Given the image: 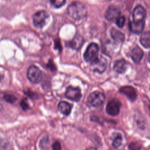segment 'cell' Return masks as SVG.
<instances>
[{
	"mask_svg": "<svg viewBox=\"0 0 150 150\" xmlns=\"http://www.w3.org/2000/svg\"><path fill=\"white\" fill-rule=\"evenodd\" d=\"M87 9L81 2L76 1L71 3L67 9V15L75 21L84 18L87 15Z\"/></svg>",
	"mask_w": 150,
	"mask_h": 150,
	"instance_id": "cell-1",
	"label": "cell"
},
{
	"mask_svg": "<svg viewBox=\"0 0 150 150\" xmlns=\"http://www.w3.org/2000/svg\"><path fill=\"white\" fill-rule=\"evenodd\" d=\"M105 95L100 91H94L91 93L87 98V103L93 107H99L101 106L105 101Z\"/></svg>",
	"mask_w": 150,
	"mask_h": 150,
	"instance_id": "cell-2",
	"label": "cell"
},
{
	"mask_svg": "<svg viewBox=\"0 0 150 150\" xmlns=\"http://www.w3.org/2000/svg\"><path fill=\"white\" fill-rule=\"evenodd\" d=\"M98 46L95 43H91L87 47L84 53V59L87 62L91 63L98 57Z\"/></svg>",
	"mask_w": 150,
	"mask_h": 150,
	"instance_id": "cell-3",
	"label": "cell"
},
{
	"mask_svg": "<svg viewBox=\"0 0 150 150\" xmlns=\"http://www.w3.org/2000/svg\"><path fill=\"white\" fill-rule=\"evenodd\" d=\"M48 17V14L45 11L36 12L32 16L33 25L38 28H43L46 25Z\"/></svg>",
	"mask_w": 150,
	"mask_h": 150,
	"instance_id": "cell-4",
	"label": "cell"
},
{
	"mask_svg": "<svg viewBox=\"0 0 150 150\" xmlns=\"http://www.w3.org/2000/svg\"><path fill=\"white\" fill-rule=\"evenodd\" d=\"M27 77L32 83H38L42 80V72L38 67L32 65L28 69Z\"/></svg>",
	"mask_w": 150,
	"mask_h": 150,
	"instance_id": "cell-5",
	"label": "cell"
},
{
	"mask_svg": "<svg viewBox=\"0 0 150 150\" xmlns=\"http://www.w3.org/2000/svg\"><path fill=\"white\" fill-rule=\"evenodd\" d=\"M90 63L93 71L100 74L104 73L107 67V62L106 59L102 56L98 57Z\"/></svg>",
	"mask_w": 150,
	"mask_h": 150,
	"instance_id": "cell-6",
	"label": "cell"
},
{
	"mask_svg": "<svg viewBox=\"0 0 150 150\" xmlns=\"http://www.w3.org/2000/svg\"><path fill=\"white\" fill-rule=\"evenodd\" d=\"M66 97L73 101H79L82 96L81 90L79 87L70 86L67 87L65 92Z\"/></svg>",
	"mask_w": 150,
	"mask_h": 150,
	"instance_id": "cell-7",
	"label": "cell"
},
{
	"mask_svg": "<svg viewBox=\"0 0 150 150\" xmlns=\"http://www.w3.org/2000/svg\"><path fill=\"white\" fill-rule=\"evenodd\" d=\"M121 105V104L120 101L117 98H114L107 103L106 106V112L110 115L115 116L118 114Z\"/></svg>",
	"mask_w": 150,
	"mask_h": 150,
	"instance_id": "cell-8",
	"label": "cell"
},
{
	"mask_svg": "<svg viewBox=\"0 0 150 150\" xmlns=\"http://www.w3.org/2000/svg\"><path fill=\"white\" fill-rule=\"evenodd\" d=\"M146 15V12L144 8L141 5H138L134 9L132 13V21L135 22H144Z\"/></svg>",
	"mask_w": 150,
	"mask_h": 150,
	"instance_id": "cell-9",
	"label": "cell"
},
{
	"mask_svg": "<svg viewBox=\"0 0 150 150\" xmlns=\"http://www.w3.org/2000/svg\"><path fill=\"white\" fill-rule=\"evenodd\" d=\"M120 11L119 8L116 6L111 5L108 8L105 13V18L110 21H116L120 16Z\"/></svg>",
	"mask_w": 150,
	"mask_h": 150,
	"instance_id": "cell-10",
	"label": "cell"
},
{
	"mask_svg": "<svg viewBox=\"0 0 150 150\" xmlns=\"http://www.w3.org/2000/svg\"><path fill=\"white\" fill-rule=\"evenodd\" d=\"M120 92L125 95L131 101H134L137 98V93L136 90L132 86H123L120 88Z\"/></svg>",
	"mask_w": 150,
	"mask_h": 150,
	"instance_id": "cell-11",
	"label": "cell"
},
{
	"mask_svg": "<svg viewBox=\"0 0 150 150\" xmlns=\"http://www.w3.org/2000/svg\"><path fill=\"white\" fill-rule=\"evenodd\" d=\"M84 43L83 38L79 34H76L73 39L67 43V46L74 50H79Z\"/></svg>",
	"mask_w": 150,
	"mask_h": 150,
	"instance_id": "cell-12",
	"label": "cell"
},
{
	"mask_svg": "<svg viewBox=\"0 0 150 150\" xmlns=\"http://www.w3.org/2000/svg\"><path fill=\"white\" fill-rule=\"evenodd\" d=\"M144 56V52L138 46L135 47L131 52V57L132 60L135 63H139Z\"/></svg>",
	"mask_w": 150,
	"mask_h": 150,
	"instance_id": "cell-13",
	"label": "cell"
},
{
	"mask_svg": "<svg viewBox=\"0 0 150 150\" xmlns=\"http://www.w3.org/2000/svg\"><path fill=\"white\" fill-rule=\"evenodd\" d=\"M113 69L115 72L119 74L124 73L127 69V63L123 59L118 60L114 63Z\"/></svg>",
	"mask_w": 150,
	"mask_h": 150,
	"instance_id": "cell-14",
	"label": "cell"
},
{
	"mask_svg": "<svg viewBox=\"0 0 150 150\" xmlns=\"http://www.w3.org/2000/svg\"><path fill=\"white\" fill-rule=\"evenodd\" d=\"M144 22H135L134 21L130 22L129 24V29L131 31L136 34H139L142 33L144 28Z\"/></svg>",
	"mask_w": 150,
	"mask_h": 150,
	"instance_id": "cell-15",
	"label": "cell"
},
{
	"mask_svg": "<svg viewBox=\"0 0 150 150\" xmlns=\"http://www.w3.org/2000/svg\"><path fill=\"white\" fill-rule=\"evenodd\" d=\"M71 108L72 105L66 101H62L58 104L59 110L64 115H69L71 112Z\"/></svg>",
	"mask_w": 150,
	"mask_h": 150,
	"instance_id": "cell-16",
	"label": "cell"
},
{
	"mask_svg": "<svg viewBox=\"0 0 150 150\" xmlns=\"http://www.w3.org/2000/svg\"><path fill=\"white\" fill-rule=\"evenodd\" d=\"M110 35L112 39L116 42H123L125 39L124 35L115 28H112L111 29Z\"/></svg>",
	"mask_w": 150,
	"mask_h": 150,
	"instance_id": "cell-17",
	"label": "cell"
},
{
	"mask_svg": "<svg viewBox=\"0 0 150 150\" xmlns=\"http://www.w3.org/2000/svg\"><path fill=\"white\" fill-rule=\"evenodd\" d=\"M141 44L145 48L150 47V32L143 33L139 39Z\"/></svg>",
	"mask_w": 150,
	"mask_h": 150,
	"instance_id": "cell-18",
	"label": "cell"
},
{
	"mask_svg": "<svg viewBox=\"0 0 150 150\" xmlns=\"http://www.w3.org/2000/svg\"><path fill=\"white\" fill-rule=\"evenodd\" d=\"M122 143V136L120 134H117L116 136L113 139L112 141V146L115 148L119 147Z\"/></svg>",
	"mask_w": 150,
	"mask_h": 150,
	"instance_id": "cell-19",
	"label": "cell"
},
{
	"mask_svg": "<svg viewBox=\"0 0 150 150\" xmlns=\"http://www.w3.org/2000/svg\"><path fill=\"white\" fill-rule=\"evenodd\" d=\"M49 144V140L47 136L44 137L40 141L39 146L42 149H46Z\"/></svg>",
	"mask_w": 150,
	"mask_h": 150,
	"instance_id": "cell-20",
	"label": "cell"
},
{
	"mask_svg": "<svg viewBox=\"0 0 150 150\" xmlns=\"http://www.w3.org/2000/svg\"><path fill=\"white\" fill-rule=\"evenodd\" d=\"M51 4L56 8H59L66 3V0H50Z\"/></svg>",
	"mask_w": 150,
	"mask_h": 150,
	"instance_id": "cell-21",
	"label": "cell"
},
{
	"mask_svg": "<svg viewBox=\"0 0 150 150\" xmlns=\"http://www.w3.org/2000/svg\"><path fill=\"white\" fill-rule=\"evenodd\" d=\"M4 99L9 103H13L16 100V97L10 94H6L4 96Z\"/></svg>",
	"mask_w": 150,
	"mask_h": 150,
	"instance_id": "cell-22",
	"label": "cell"
},
{
	"mask_svg": "<svg viewBox=\"0 0 150 150\" xmlns=\"http://www.w3.org/2000/svg\"><path fill=\"white\" fill-rule=\"evenodd\" d=\"M20 105H21V107L22 108V110H24V111L28 110L30 108L29 103L28 102V100L26 98H24L22 99V100L20 103Z\"/></svg>",
	"mask_w": 150,
	"mask_h": 150,
	"instance_id": "cell-23",
	"label": "cell"
},
{
	"mask_svg": "<svg viewBox=\"0 0 150 150\" xmlns=\"http://www.w3.org/2000/svg\"><path fill=\"white\" fill-rule=\"evenodd\" d=\"M125 17L124 16H120L115 21L116 25L119 27V28H122L123 27L124 23H125Z\"/></svg>",
	"mask_w": 150,
	"mask_h": 150,
	"instance_id": "cell-24",
	"label": "cell"
},
{
	"mask_svg": "<svg viewBox=\"0 0 150 150\" xmlns=\"http://www.w3.org/2000/svg\"><path fill=\"white\" fill-rule=\"evenodd\" d=\"M129 148L131 150H139L141 149V146L135 142H132L129 145Z\"/></svg>",
	"mask_w": 150,
	"mask_h": 150,
	"instance_id": "cell-25",
	"label": "cell"
},
{
	"mask_svg": "<svg viewBox=\"0 0 150 150\" xmlns=\"http://www.w3.org/2000/svg\"><path fill=\"white\" fill-rule=\"evenodd\" d=\"M53 150H61V145L59 141H55L52 145Z\"/></svg>",
	"mask_w": 150,
	"mask_h": 150,
	"instance_id": "cell-26",
	"label": "cell"
},
{
	"mask_svg": "<svg viewBox=\"0 0 150 150\" xmlns=\"http://www.w3.org/2000/svg\"><path fill=\"white\" fill-rule=\"evenodd\" d=\"M47 67H48L51 71H55V70H56V67L54 64L53 63V61L51 60H49V63H48L47 64Z\"/></svg>",
	"mask_w": 150,
	"mask_h": 150,
	"instance_id": "cell-27",
	"label": "cell"
},
{
	"mask_svg": "<svg viewBox=\"0 0 150 150\" xmlns=\"http://www.w3.org/2000/svg\"><path fill=\"white\" fill-rule=\"evenodd\" d=\"M55 49H58L60 52L62 50V46L60 45V42L57 40H56L55 41Z\"/></svg>",
	"mask_w": 150,
	"mask_h": 150,
	"instance_id": "cell-28",
	"label": "cell"
},
{
	"mask_svg": "<svg viewBox=\"0 0 150 150\" xmlns=\"http://www.w3.org/2000/svg\"><path fill=\"white\" fill-rule=\"evenodd\" d=\"M86 150H97V149L96 148H94V147H91V148H88V149H87Z\"/></svg>",
	"mask_w": 150,
	"mask_h": 150,
	"instance_id": "cell-29",
	"label": "cell"
},
{
	"mask_svg": "<svg viewBox=\"0 0 150 150\" xmlns=\"http://www.w3.org/2000/svg\"><path fill=\"white\" fill-rule=\"evenodd\" d=\"M148 61H149V62L150 63V52H149V55H148Z\"/></svg>",
	"mask_w": 150,
	"mask_h": 150,
	"instance_id": "cell-30",
	"label": "cell"
},
{
	"mask_svg": "<svg viewBox=\"0 0 150 150\" xmlns=\"http://www.w3.org/2000/svg\"><path fill=\"white\" fill-rule=\"evenodd\" d=\"M149 107V111H150V105H149V107Z\"/></svg>",
	"mask_w": 150,
	"mask_h": 150,
	"instance_id": "cell-31",
	"label": "cell"
}]
</instances>
